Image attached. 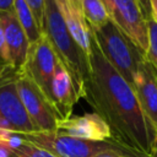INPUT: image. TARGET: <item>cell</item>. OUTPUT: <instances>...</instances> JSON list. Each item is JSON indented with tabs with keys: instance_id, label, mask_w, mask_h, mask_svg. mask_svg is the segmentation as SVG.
Segmentation results:
<instances>
[{
	"instance_id": "1",
	"label": "cell",
	"mask_w": 157,
	"mask_h": 157,
	"mask_svg": "<svg viewBox=\"0 0 157 157\" xmlns=\"http://www.w3.org/2000/svg\"><path fill=\"white\" fill-rule=\"evenodd\" d=\"M88 59L82 98L108 124L114 141L139 157H150L157 146V130L145 115L132 86L108 63L93 38Z\"/></svg>"
},
{
	"instance_id": "2",
	"label": "cell",
	"mask_w": 157,
	"mask_h": 157,
	"mask_svg": "<svg viewBox=\"0 0 157 157\" xmlns=\"http://www.w3.org/2000/svg\"><path fill=\"white\" fill-rule=\"evenodd\" d=\"M42 33L47 37L58 60L72 77L82 98L83 85L90 74V59L67 29L55 0H47Z\"/></svg>"
},
{
	"instance_id": "3",
	"label": "cell",
	"mask_w": 157,
	"mask_h": 157,
	"mask_svg": "<svg viewBox=\"0 0 157 157\" xmlns=\"http://www.w3.org/2000/svg\"><path fill=\"white\" fill-rule=\"evenodd\" d=\"M18 139L39 146L58 157H97L104 153H118L128 157H139L136 153L114 141H90L56 131H32V132H16Z\"/></svg>"
},
{
	"instance_id": "4",
	"label": "cell",
	"mask_w": 157,
	"mask_h": 157,
	"mask_svg": "<svg viewBox=\"0 0 157 157\" xmlns=\"http://www.w3.org/2000/svg\"><path fill=\"white\" fill-rule=\"evenodd\" d=\"M91 31L103 56L132 86L145 55L110 20L102 27Z\"/></svg>"
},
{
	"instance_id": "5",
	"label": "cell",
	"mask_w": 157,
	"mask_h": 157,
	"mask_svg": "<svg viewBox=\"0 0 157 157\" xmlns=\"http://www.w3.org/2000/svg\"><path fill=\"white\" fill-rule=\"evenodd\" d=\"M16 88L34 131H55L59 118L39 87L22 72L16 76Z\"/></svg>"
},
{
	"instance_id": "6",
	"label": "cell",
	"mask_w": 157,
	"mask_h": 157,
	"mask_svg": "<svg viewBox=\"0 0 157 157\" xmlns=\"http://www.w3.org/2000/svg\"><path fill=\"white\" fill-rule=\"evenodd\" d=\"M110 21L146 55L148 47L147 17L137 0H115L108 11Z\"/></svg>"
},
{
	"instance_id": "7",
	"label": "cell",
	"mask_w": 157,
	"mask_h": 157,
	"mask_svg": "<svg viewBox=\"0 0 157 157\" xmlns=\"http://www.w3.org/2000/svg\"><path fill=\"white\" fill-rule=\"evenodd\" d=\"M58 63L59 60L44 34H42L37 42L31 44L22 72L39 87L48 101Z\"/></svg>"
},
{
	"instance_id": "8",
	"label": "cell",
	"mask_w": 157,
	"mask_h": 157,
	"mask_svg": "<svg viewBox=\"0 0 157 157\" xmlns=\"http://www.w3.org/2000/svg\"><path fill=\"white\" fill-rule=\"evenodd\" d=\"M16 76L0 77V123L13 132L34 131L16 88Z\"/></svg>"
},
{
	"instance_id": "9",
	"label": "cell",
	"mask_w": 157,
	"mask_h": 157,
	"mask_svg": "<svg viewBox=\"0 0 157 157\" xmlns=\"http://www.w3.org/2000/svg\"><path fill=\"white\" fill-rule=\"evenodd\" d=\"M0 21L4 29L11 71L15 75H18L23 71L31 43L13 12L0 13Z\"/></svg>"
},
{
	"instance_id": "10",
	"label": "cell",
	"mask_w": 157,
	"mask_h": 157,
	"mask_svg": "<svg viewBox=\"0 0 157 157\" xmlns=\"http://www.w3.org/2000/svg\"><path fill=\"white\" fill-rule=\"evenodd\" d=\"M55 131L90 141H107L112 139L110 128L94 112L59 120Z\"/></svg>"
},
{
	"instance_id": "11",
	"label": "cell",
	"mask_w": 157,
	"mask_h": 157,
	"mask_svg": "<svg viewBox=\"0 0 157 157\" xmlns=\"http://www.w3.org/2000/svg\"><path fill=\"white\" fill-rule=\"evenodd\" d=\"M80 98L81 97L72 77L59 61L55 69L49 97V102L55 110L59 120H64L71 117L72 109L80 101Z\"/></svg>"
},
{
	"instance_id": "12",
	"label": "cell",
	"mask_w": 157,
	"mask_h": 157,
	"mask_svg": "<svg viewBox=\"0 0 157 157\" xmlns=\"http://www.w3.org/2000/svg\"><path fill=\"white\" fill-rule=\"evenodd\" d=\"M132 88L145 115L157 130V71L146 58L139 65Z\"/></svg>"
},
{
	"instance_id": "13",
	"label": "cell",
	"mask_w": 157,
	"mask_h": 157,
	"mask_svg": "<svg viewBox=\"0 0 157 157\" xmlns=\"http://www.w3.org/2000/svg\"><path fill=\"white\" fill-rule=\"evenodd\" d=\"M82 0H55L63 20L74 39L81 49L90 55L92 44V31L82 11Z\"/></svg>"
},
{
	"instance_id": "14",
	"label": "cell",
	"mask_w": 157,
	"mask_h": 157,
	"mask_svg": "<svg viewBox=\"0 0 157 157\" xmlns=\"http://www.w3.org/2000/svg\"><path fill=\"white\" fill-rule=\"evenodd\" d=\"M13 13H15L17 21L20 22V25L22 26L23 31L26 32L29 43L33 44L34 42H37L43 33L33 16L29 6L27 5V2L25 0H15L13 1Z\"/></svg>"
},
{
	"instance_id": "15",
	"label": "cell",
	"mask_w": 157,
	"mask_h": 157,
	"mask_svg": "<svg viewBox=\"0 0 157 157\" xmlns=\"http://www.w3.org/2000/svg\"><path fill=\"white\" fill-rule=\"evenodd\" d=\"M82 11L91 29H97L110 18L102 0H82Z\"/></svg>"
},
{
	"instance_id": "16",
	"label": "cell",
	"mask_w": 157,
	"mask_h": 157,
	"mask_svg": "<svg viewBox=\"0 0 157 157\" xmlns=\"http://www.w3.org/2000/svg\"><path fill=\"white\" fill-rule=\"evenodd\" d=\"M7 157H58V156L31 142L20 140L16 145L10 147L7 152Z\"/></svg>"
},
{
	"instance_id": "17",
	"label": "cell",
	"mask_w": 157,
	"mask_h": 157,
	"mask_svg": "<svg viewBox=\"0 0 157 157\" xmlns=\"http://www.w3.org/2000/svg\"><path fill=\"white\" fill-rule=\"evenodd\" d=\"M147 33H148V47L145 58L157 71V23L152 18L147 20Z\"/></svg>"
},
{
	"instance_id": "18",
	"label": "cell",
	"mask_w": 157,
	"mask_h": 157,
	"mask_svg": "<svg viewBox=\"0 0 157 157\" xmlns=\"http://www.w3.org/2000/svg\"><path fill=\"white\" fill-rule=\"evenodd\" d=\"M9 75H15V74L11 71V67H10L7 50H6V43H5V36H4V29H2L1 21H0V77L9 76Z\"/></svg>"
},
{
	"instance_id": "19",
	"label": "cell",
	"mask_w": 157,
	"mask_h": 157,
	"mask_svg": "<svg viewBox=\"0 0 157 157\" xmlns=\"http://www.w3.org/2000/svg\"><path fill=\"white\" fill-rule=\"evenodd\" d=\"M20 141L16 132L0 128V157H7L10 147Z\"/></svg>"
},
{
	"instance_id": "20",
	"label": "cell",
	"mask_w": 157,
	"mask_h": 157,
	"mask_svg": "<svg viewBox=\"0 0 157 157\" xmlns=\"http://www.w3.org/2000/svg\"><path fill=\"white\" fill-rule=\"evenodd\" d=\"M27 2V5L29 6L40 31H42V26H43V18H44V12H45V5H47V0H25Z\"/></svg>"
},
{
	"instance_id": "21",
	"label": "cell",
	"mask_w": 157,
	"mask_h": 157,
	"mask_svg": "<svg viewBox=\"0 0 157 157\" xmlns=\"http://www.w3.org/2000/svg\"><path fill=\"white\" fill-rule=\"evenodd\" d=\"M13 1L15 0H0V13L13 12Z\"/></svg>"
},
{
	"instance_id": "22",
	"label": "cell",
	"mask_w": 157,
	"mask_h": 157,
	"mask_svg": "<svg viewBox=\"0 0 157 157\" xmlns=\"http://www.w3.org/2000/svg\"><path fill=\"white\" fill-rule=\"evenodd\" d=\"M137 1L140 2L141 7H142V11H144L145 16L147 17V20H148V18H151V9H150V1H148V0H137Z\"/></svg>"
},
{
	"instance_id": "23",
	"label": "cell",
	"mask_w": 157,
	"mask_h": 157,
	"mask_svg": "<svg viewBox=\"0 0 157 157\" xmlns=\"http://www.w3.org/2000/svg\"><path fill=\"white\" fill-rule=\"evenodd\" d=\"M151 9V18L157 23V0H148Z\"/></svg>"
},
{
	"instance_id": "24",
	"label": "cell",
	"mask_w": 157,
	"mask_h": 157,
	"mask_svg": "<svg viewBox=\"0 0 157 157\" xmlns=\"http://www.w3.org/2000/svg\"><path fill=\"white\" fill-rule=\"evenodd\" d=\"M114 1H115V0H102V2L104 4V6H105V9H107V12L109 11V9L112 7V5H113Z\"/></svg>"
},
{
	"instance_id": "25",
	"label": "cell",
	"mask_w": 157,
	"mask_h": 157,
	"mask_svg": "<svg viewBox=\"0 0 157 157\" xmlns=\"http://www.w3.org/2000/svg\"><path fill=\"white\" fill-rule=\"evenodd\" d=\"M97 157H128V156L118 155V153H104V155H101V156H97Z\"/></svg>"
},
{
	"instance_id": "26",
	"label": "cell",
	"mask_w": 157,
	"mask_h": 157,
	"mask_svg": "<svg viewBox=\"0 0 157 157\" xmlns=\"http://www.w3.org/2000/svg\"><path fill=\"white\" fill-rule=\"evenodd\" d=\"M150 157H157V146H156V148H155V151L152 152V155H151Z\"/></svg>"
}]
</instances>
